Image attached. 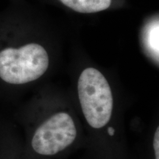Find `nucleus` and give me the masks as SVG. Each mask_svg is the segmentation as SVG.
<instances>
[{
  "instance_id": "nucleus-1",
  "label": "nucleus",
  "mask_w": 159,
  "mask_h": 159,
  "mask_svg": "<svg viewBox=\"0 0 159 159\" xmlns=\"http://www.w3.org/2000/svg\"><path fill=\"white\" fill-rule=\"evenodd\" d=\"M78 114L85 143L95 159H127L122 111L110 82L98 69L88 66L77 81Z\"/></svg>"
},
{
  "instance_id": "nucleus-2",
  "label": "nucleus",
  "mask_w": 159,
  "mask_h": 159,
  "mask_svg": "<svg viewBox=\"0 0 159 159\" xmlns=\"http://www.w3.org/2000/svg\"><path fill=\"white\" fill-rule=\"evenodd\" d=\"M26 118L23 151L27 159H57L85 142L79 116L71 107H35Z\"/></svg>"
},
{
  "instance_id": "nucleus-3",
  "label": "nucleus",
  "mask_w": 159,
  "mask_h": 159,
  "mask_svg": "<svg viewBox=\"0 0 159 159\" xmlns=\"http://www.w3.org/2000/svg\"><path fill=\"white\" fill-rule=\"evenodd\" d=\"M50 66L48 52L34 41L0 42V84L19 89L41 79Z\"/></svg>"
},
{
  "instance_id": "nucleus-4",
  "label": "nucleus",
  "mask_w": 159,
  "mask_h": 159,
  "mask_svg": "<svg viewBox=\"0 0 159 159\" xmlns=\"http://www.w3.org/2000/svg\"><path fill=\"white\" fill-rule=\"evenodd\" d=\"M63 5L80 13H94L111 7L112 0H59Z\"/></svg>"
},
{
  "instance_id": "nucleus-5",
  "label": "nucleus",
  "mask_w": 159,
  "mask_h": 159,
  "mask_svg": "<svg viewBox=\"0 0 159 159\" xmlns=\"http://www.w3.org/2000/svg\"><path fill=\"white\" fill-rule=\"evenodd\" d=\"M146 45L154 57H158V22L149 26L146 33Z\"/></svg>"
},
{
  "instance_id": "nucleus-6",
  "label": "nucleus",
  "mask_w": 159,
  "mask_h": 159,
  "mask_svg": "<svg viewBox=\"0 0 159 159\" xmlns=\"http://www.w3.org/2000/svg\"><path fill=\"white\" fill-rule=\"evenodd\" d=\"M5 147L6 150L3 151L2 155H0V159H27L26 158L25 153L23 151V147L20 149L13 150L12 148L11 150H7V148Z\"/></svg>"
}]
</instances>
